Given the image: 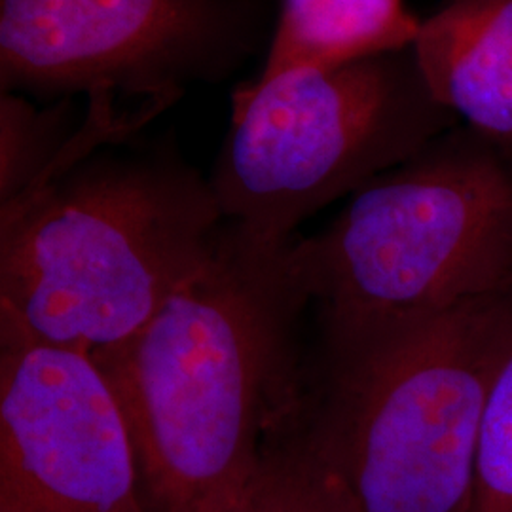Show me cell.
Instances as JSON below:
<instances>
[{"instance_id": "12", "label": "cell", "mask_w": 512, "mask_h": 512, "mask_svg": "<svg viewBox=\"0 0 512 512\" xmlns=\"http://www.w3.org/2000/svg\"><path fill=\"white\" fill-rule=\"evenodd\" d=\"M467 512H512V342L488 393Z\"/></svg>"}, {"instance_id": "2", "label": "cell", "mask_w": 512, "mask_h": 512, "mask_svg": "<svg viewBox=\"0 0 512 512\" xmlns=\"http://www.w3.org/2000/svg\"><path fill=\"white\" fill-rule=\"evenodd\" d=\"M226 219L173 150H101L0 203V342L97 355L202 270Z\"/></svg>"}, {"instance_id": "11", "label": "cell", "mask_w": 512, "mask_h": 512, "mask_svg": "<svg viewBox=\"0 0 512 512\" xmlns=\"http://www.w3.org/2000/svg\"><path fill=\"white\" fill-rule=\"evenodd\" d=\"M67 99L38 107L27 95L0 92V203L10 202L42 179L69 143Z\"/></svg>"}, {"instance_id": "6", "label": "cell", "mask_w": 512, "mask_h": 512, "mask_svg": "<svg viewBox=\"0 0 512 512\" xmlns=\"http://www.w3.org/2000/svg\"><path fill=\"white\" fill-rule=\"evenodd\" d=\"M268 0H0V90L173 105L266 38Z\"/></svg>"}, {"instance_id": "1", "label": "cell", "mask_w": 512, "mask_h": 512, "mask_svg": "<svg viewBox=\"0 0 512 512\" xmlns=\"http://www.w3.org/2000/svg\"><path fill=\"white\" fill-rule=\"evenodd\" d=\"M291 241L264 245L226 222L202 270L93 355L128 421L145 511H234L266 439L306 403L294 344L310 298Z\"/></svg>"}, {"instance_id": "7", "label": "cell", "mask_w": 512, "mask_h": 512, "mask_svg": "<svg viewBox=\"0 0 512 512\" xmlns=\"http://www.w3.org/2000/svg\"><path fill=\"white\" fill-rule=\"evenodd\" d=\"M0 512H147L128 421L90 355L0 342Z\"/></svg>"}, {"instance_id": "8", "label": "cell", "mask_w": 512, "mask_h": 512, "mask_svg": "<svg viewBox=\"0 0 512 512\" xmlns=\"http://www.w3.org/2000/svg\"><path fill=\"white\" fill-rule=\"evenodd\" d=\"M412 54L437 107L512 148V0H450L421 21Z\"/></svg>"}, {"instance_id": "10", "label": "cell", "mask_w": 512, "mask_h": 512, "mask_svg": "<svg viewBox=\"0 0 512 512\" xmlns=\"http://www.w3.org/2000/svg\"><path fill=\"white\" fill-rule=\"evenodd\" d=\"M232 512H361L311 423L308 401L266 439Z\"/></svg>"}, {"instance_id": "4", "label": "cell", "mask_w": 512, "mask_h": 512, "mask_svg": "<svg viewBox=\"0 0 512 512\" xmlns=\"http://www.w3.org/2000/svg\"><path fill=\"white\" fill-rule=\"evenodd\" d=\"M512 283L336 357L308 412L361 512H467Z\"/></svg>"}, {"instance_id": "9", "label": "cell", "mask_w": 512, "mask_h": 512, "mask_svg": "<svg viewBox=\"0 0 512 512\" xmlns=\"http://www.w3.org/2000/svg\"><path fill=\"white\" fill-rule=\"evenodd\" d=\"M420 25L406 0H279L256 78L406 52Z\"/></svg>"}, {"instance_id": "5", "label": "cell", "mask_w": 512, "mask_h": 512, "mask_svg": "<svg viewBox=\"0 0 512 512\" xmlns=\"http://www.w3.org/2000/svg\"><path fill=\"white\" fill-rule=\"evenodd\" d=\"M403 54L241 86L209 179L226 222L285 245L319 209L433 143L440 107Z\"/></svg>"}, {"instance_id": "3", "label": "cell", "mask_w": 512, "mask_h": 512, "mask_svg": "<svg viewBox=\"0 0 512 512\" xmlns=\"http://www.w3.org/2000/svg\"><path fill=\"white\" fill-rule=\"evenodd\" d=\"M336 357L512 283V148L429 143L289 245Z\"/></svg>"}]
</instances>
